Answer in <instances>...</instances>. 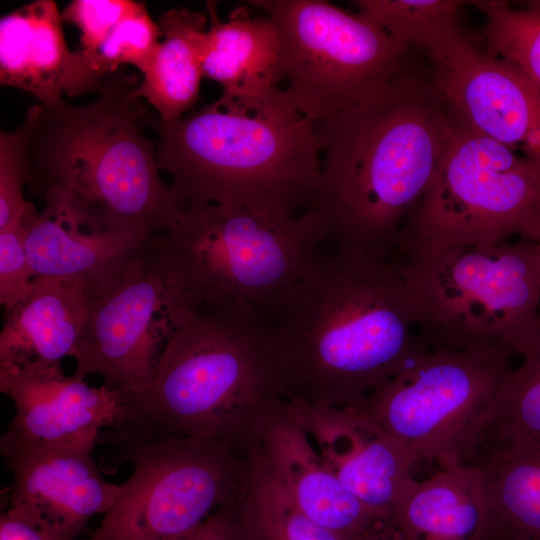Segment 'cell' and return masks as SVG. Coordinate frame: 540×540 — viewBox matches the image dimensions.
Here are the masks:
<instances>
[{
	"instance_id": "6da1fadb",
	"label": "cell",
	"mask_w": 540,
	"mask_h": 540,
	"mask_svg": "<svg viewBox=\"0 0 540 540\" xmlns=\"http://www.w3.org/2000/svg\"><path fill=\"white\" fill-rule=\"evenodd\" d=\"M393 253L320 244L263 313L261 345L277 390L359 406L426 346Z\"/></svg>"
},
{
	"instance_id": "7a4b0ae2",
	"label": "cell",
	"mask_w": 540,
	"mask_h": 540,
	"mask_svg": "<svg viewBox=\"0 0 540 540\" xmlns=\"http://www.w3.org/2000/svg\"><path fill=\"white\" fill-rule=\"evenodd\" d=\"M453 117L428 76L410 69L316 124L322 179L306 214L320 243L393 253L436 172Z\"/></svg>"
},
{
	"instance_id": "3957f363",
	"label": "cell",
	"mask_w": 540,
	"mask_h": 540,
	"mask_svg": "<svg viewBox=\"0 0 540 540\" xmlns=\"http://www.w3.org/2000/svg\"><path fill=\"white\" fill-rule=\"evenodd\" d=\"M141 80L119 68L103 77L90 103L30 106L28 183L88 219L152 238L183 207L159 173L156 141L146 132L159 117L136 95Z\"/></svg>"
},
{
	"instance_id": "277c9868",
	"label": "cell",
	"mask_w": 540,
	"mask_h": 540,
	"mask_svg": "<svg viewBox=\"0 0 540 540\" xmlns=\"http://www.w3.org/2000/svg\"><path fill=\"white\" fill-rule=\"evenodd\" d=\"M156 151L183 208L218 204L297 218L322 179L316 124L285 90L255 110L218 98L174 122L159 119Z\"/></svg>"
},
{
	"instance_id": "5b68a950",
	"label": "cell",
	"mask_w": 540,
	"mask_h": 540,
	"mask_svg": "<svg viewBox=\"0 0 540 540\" xmlns=\"http://www.w3.org/2000/svg\"><path fill=\"white\" fill-rule=\"evenodd\" d=\"M320 240L307 214L281 218L218 204L182 209L146 253L187 313L261 316L306 270Z\"/></svg>"
},
{
	"instance_id": "8992f818",
	"label": "cell",
	"mask_w": 540,
	"mask_h": 540,
	"mask_svg": "<svg viewBox=\"0 0 540 540\" xmlns=\"http://www.w3.org/2000/svg\"><path fill=\"white\" fill-rule=\"evenodd\" d=\"M395 257V256H394ZM417 332L428 342L522 355L540 321V248L520 238L399 259Z\"/></svg>"
},
{
	"instance_id": "52a82bcc",
	"label": "cell",
	"mask_w": 540,
	"mask_h": 540,
	"mask_svg": "<svg viewBox=\"0 0 540 540\" xmlns=\"http://www.w3.org/2000/svg\"><path fill=\"white\" fill-rule=\"evenodd\" d=\"M277 390L261 346V317L197 312L164 345L147 391L129 399L117 430L143 439L223 438L238 413Z\"/></svg>"
},
{
	"instance_id": "ba28073f",
	"label": "cell",
	"mask_w": 540,
	"mask_h": 540,
	"mask_svg": "<svg viewBox=\"0 0 540 540\" xmlns=\"http://www.w3.org/2000/svg\"><path fill=\"white\" fill-rule=\"evenodd\" d=\"M453 111L436 172L398 234L393 254L399 259L497 245L513 236L540 240V165Z\"/></svg>"
},
{
	"instance_id": "9c48e42d",
	"label": "cell",
	"mask_w": 540,
	"mask_h": 540,
	"mask_svg": "<svg viewBox=\"0 0 540 540\" xmlns=\"http://www.w3.org/2000/svg\"><path fill=\"white\" fill-rule=\"evenodd\" d=\"M273 23L292 105L315 124L410 70L412 49L324 0H251Z\"/></svg>"
},
{
	"instance_id": "30bf717a",
	"label": "cell",
	"mask_w": 540,
	"mask_h": 540,
	"mask_svg": "<svg viewBox=\"0 0 540 540\" xmlns=\"http://www.w3.org/2000/svg\"><path fill=\"white\" fill-rule=\"evenodd\" d=\"M511 367L509 356L427 341L359 407L406 449L414 465L434 461L440 468L455 466L470 430Z\"/></svg>"
},
{
	"instance_id": "8fae6325",
	"label": "cell",
	"mask_w": 540,
	"mask_h": 540,
	"mask_svg": "<svg viewBox=\"0 0 540 540\" xmlns=\"http://www.w3.org/2000/svg\"><path fill=\"white\" fill-rule=\"evenodd\" d=\"M116 431L122 461L133 472L100 525L80 540H170L226 504L232 469L223 438L148 440Z\"/></svg>"
},
{
	"instance_id": "7c38bea8",
	"label": "cell",
	"mask_w": 540,
	"mask_h": 540,
	"mask_svg": "<svg viewBox=\"0 0 540 540\" xmlns=\"http://www.w3.org/2000/svg\"><path fill=\"white\" fill-rule=\"evenodd\" d=\"M187 320L173 303L145 249L94 292L71 354L81 378L135 399L149 388L156 362L174 330Z\"/></svg>"
},
{
	"instance_id": "4fadbf2b",
	"label": "cell",
	"mask_w": 540,
	"mask_h": 540,
	"mask_svg": "<svg viewBox=\"0 0 540 540\" xmlns=\"http://www.w3.org/2000/svg\"><path fill=\"white\" fill-rule=\"evenodd\" d=\"M94 447L35 443L4 433L0 451L13 478L8 509L47 540H80L89 520L107 513L122 490L100 474Z\"/></svg>"
},
{
	"instance_id": "5bb4252c",
	"label": "cell",
	"mask_w": 540,
	"mask_h": 540,
	"mask_svg": "<svg viewBox=\"0 0 540 540\" xmlns=\"http://www.w3.org/2000/svg\"><path fill=\"white\" fill-rule=\"evenodd\" d=\"M428 61L429 80L463 119L540 165V88L519 67L470 38Z\"/></svg>"
},
{
	"instance_id": "9a60e30c",
	"label": "cell",
	"mask_w": 540,
	"mask_h": 540,
	"mask_svg": "<svg viewBox=\"0 0 540 540\" xmlns=\"http://www.w3.org/2000/svg\"><path fill=\"white\" fill-rule=\"evenodd\" d=\"M0 391L16 410L5 433L29 442L95 446L103 428L131 414L127 395L68 376L61 363L0 360Z\"/></svg>"
},
{
	"instance_id": "2e32d148",
	"label": "cell",
	"mask_w": 540,
	"mask_h": 540,
	"mask_svg": "<svg viewBox=\"0 0 540 540\" xmlns=\"http://www.w3.org/2000/svg\"><path fill=\"white\" fill-rule=\"evenodd\" d=\"M293 404L317 452L342 484L370 511L392 515L415 481L406 449L360 407L297 398Z\"/></svg>"
},
{
	"instance_id": "e0dca14e",
	"label": "cell",
	"mask_w": 540,
	"mask_h": 540,
	"mask_svg": "<svg viewBox=\"0 0 540 540\" xmlns=\"http://www.w3.org/2000/svg\"><path fill=\"white\" fill-rule=\"evenodd\" d=\"M103 76L82 50L69 49L53 0H35L0 20V83L32 94L45 107L98 92Z\"/></svg>"
},
{
	"instance_id": "ac0fdd59",
	"label": "cell",
	"mask_w": 540,
	"mask_h": 540,
	"mask_svg": "<svg viewBox=\"0 0 540 540\" xmlns=\"http://www.w3.org/2000/svg\"><path fill=\"white\" fill-rule=\"evenodd\" d=\"M43 199V210L33 209L25 222V247L34 277L83 280L96 292L151 239L134 229L90 220L56 197Z\"/></svg>"
},
{
	"instance_id": "d6986e66",
	"label": "cell",
	"mask_w": 540,
	"mask_h": 540,
	"mask_svg": "<svg viewBox=\"0 0 540 540\" xmlns=\"http://www.w3.org/2000/svg\"><path fill=\"white\" fill-rule=\"evenodd\" d=\"M209 18L203 53V76L221 85L220 100L246 110L278 98L284 88L279 43L272 21L249 4L221 20L216 2L206 1Z\"/></svg>"
},
{
	"instance_id": "ffe728a7",
	"label": "cell",
	"mask_w": 540,
	"mask_h": 540,
	"mask_svg": "<svg viewBox=\"0 0 540 540\" xmlns=\"http://www.w3.org/2000/svg\"><path fill=\"white\" fill-rule=\"evenodd\" d=\"M391 516L406 540H490L494 529L486 477L467 463L415 480Z\"/></svg>"
},
{
	"instance_id": "44dd1931",
	"label": "cell",
	"mask_w": 540,
	"mask_h": 540,
	"mask_svg": "<svg viewBox=\"0 0 540 540\" xmlns=\"http://www.w3.org/2000/svg\"><path fill=\"white\" fill-rule=\"evenodd\" d=\"M94 291L78 279L36 276L9 312L0 333V360L61 363L71 356Z\"/></svg>"
},
{
	"instance_id": "7402d4cb",
	"label": "cell",
	"mask_w": 540,
	"mask_h": 540,
	"mask_svg": "<svg viewBox=\"0 0 540 540\" xmlns=\"http://www.w3.org/2000/svg\"><path fill=\"white\" fill-rule=\"evenodd\" d=\"M266 467L309 519L346 540L381 515L342 484L297 427L280 425L272 430Z\"/></svg>"
},
{
	"instance_id": "603a6c76",
	"label": "cell",
	"mask_w": 540,
	"mask_h": 540,
	"mask_svg": "<svg viewBox=\"0 0 540 540\" xmlns=\"http://www.w3.org/2000/svg\"><path fill=\"white\" fill-rule=\"evenodd\" d=\"M161 38L136 95L145 99L163 123L192 112L200 97L207 13L185 8L163 12L157 20Z\"/></svg>"
},
{
	"instance_id": "cb8c5ba5",
	"label": "cell",
	"mask_w": 540,
	"mask_h": 540,
	"mask_svg": "<svg viewBox=\"0 0 540 540\" xmlns=\"http://www.w3.org/2000/svg\"><path fill=\"white\" fill-rule=\"evenodd\" d=\"M470 430L460 463L515 444L540 441V321L523 352Z\"/></svg>"
},
{
	"instance_id": "d4e9b609",
	"label": "cell",
	"mask_w": 540,
	"mask_h": 540,
	"mask_svg": "<svg viewBox=\"0 0 540 540\" xmlns=\"http://www.w3.org/2000/svg\"><path fill=\"white\" fill-rule=\"evenodd\" d=\"M486 477L494 510L490 540H540V441L515 444L467 462Z\"/></svg>"
},
{
	"instance_id": "484cf974",
	"label": "cell",
	"mask_w": 540,
	"mask_h": 540,
	"mask_svg": "<svg viewBox=\"0 0 540 540\" xmlns=\"http://www.w3.org/2000/svg\"><path fill=\"white\" fill-rule=\"evenodd\" d=\"M357 13L393 40L428 58L445 54L469 37L457 26L462 0H357Z\"/></svg>"
},
{
	"instance_id": "4316f807",
	"label": "cell",
	"mask_w": 540,
	"mask_h": 540,
	"mask_svg": "<svg viewBox=\"0 0 540 540\" xmlns=\"http://www.w3.org/2000/svg\"><path fill=\"white\" fill-rule=\"evenodd\" d=\"M261 471L239 515H231L238 540H346L309 519L269 469Z\"/></svg>"
},
{
	"instance_id": "83f0119b",
	"label": "cell",
	"mask_w": 540,
	"mask_h": 540,
	"mask_svg": "<svg viewBox=\"0 0 540 540\" xmlns=\"http://www.w3.org/2000/svg\"><path fill=\"white\" fill-rule=\"evenodd\" d=\"M471 5L485 15L486 51L515 64L540 88V2L522 9L497 0Z\"/></svg>"
},
{
	"instance_id": "f1b7e54d",
	"label": "cell",
	"mask_w": 540,
	"mask_h": 540,
	"mask_svg": "<svg viewBox=\"0 0 540 540\" xmlns=\"http://www.w3.org/2000/svg\"><path fill=\"white\" fill-rule=\"evenodd\" d=\"M160 38L157 21L152 19L144 2H139L89 58L103 77L122 65H133L142 73Z\"/></svg>"
},
{
	"instance_id": "f546056e",
	"label": "cell",
	"mask_w": 540,
	"mask_h": 540,
	"mask_svg": "<svg viewBox=\"0 0 540 540\" xmlns=\"http://www.w3.org/2000/svg\"><path fill=\"white\" fill-rule=\"evenodd\" d=\"M31 127L26 115L18 129L0 133V228L34 207L23 194L30 175Z\"/></svg>"
},
{
	"instance_id": "4dcf8cb0",
	"label": "cell",
	"mask_w": 540,
	"mask_h": 540,
	"mask_svg": "<svg viewBox=\"0 0 540 540\" xmlns=\"http://www.w3.org/2000/svg\"><path fill=\"white\" fill-rule=\"evenodd\" d=\"M0 228V304L9 312L28 293L34 278L25 247L26 215Z\"/></svg>"
},
{
	"instance_id": "1f68e13d",
	"label": "cell",
	"mask_w": 540,
	"mask_h": 540,
	"mask_svg": "<svg viewBox=\"0 0 540 540\" xmlns=\"http://www.w3.org/2000/svg\"><path fill=\"white\" fill-rule=\"evenodd\" d=\"M138 4L131 0H73L62 10L61 17L80 30L81 49L91 57Z\"/></svg>"
},
{
	"instance_id": "d6a6232c",
	"label": "cell",
	"mask_w": 540,
	"mask_h": 540,
	"mask_svg": "<svg viewBox=\"0 0 540 540\" xmlns=\"http://www.w3.org/2000/svg\"><path fill=\"white\" fill-rule=\"evenodd\" d=\"M170 540H238L232 516L225 504L194 530Z\"/></svg>"
},
{
	"instance_id": "836d02e7",
	"label": "cell",
	"mask_w": 540,
	"mask_h": 540,
	"mask_svg": "<svg viewBox=\"0 0 540 540\" xmlns=\"http://www.w3.org/2000/svg\"><path fill=\"white\" fill-rule=\"evenodd\" d=\"M0 540H47V538L25 518L7 509L0 517Z\"/></svg>"
},
{
	"instance_id": "e575fe53",
	"label": "cell",
	"mask_w": 540,
	"mask_h": 540,
	"mask_svg": "<svg viewBox=\"0 0 540 540\" xmlns=\"http://www.w3.org/2000/svg\"><path fill=\"white\" fill-rule=\"evenodd\" d=\"M350 540H406L391 515L375 516Z\"/></svg>"
},
{
	"instance_id": "d590c367",
	"label": "cell",
	"mask_w": 540,
	"mask_h": 540,
	"mask_svg": "<svg viewBox=\"0 0 540 540\" xmlns=\"http://www.w3.org/2000/svg\"><path fill=\"white\" fill-rule=\"evenodd\" d=\"M538 245H539V248H540V240L538 241Z\"/></svg>"
},
{
	"instance_id": "8d00e7d4",
	"label": "cell",
	"mask_w": 540,
	"mask_h": 540,
	"mask_svg": "<svg viewBox=\"0 0 540 540\" xmlns=\"http://www.w3.org/2000/svg\"><path fill=\"white\" fill-rule=\"evenodd\" d=\"M540 2V1H539Z\"/></svg>"
}]
</instances>
